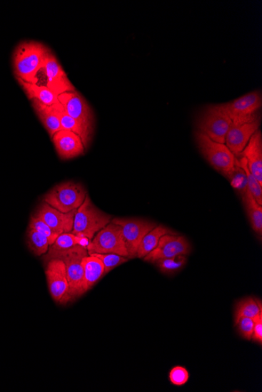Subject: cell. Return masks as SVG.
<instances>
[{
  "mask_svg": "<svg viewBox=\"0 0 262 392\" xmlns=\"http://www.w3.org/2000/svg\"><path fill=\"white\" fill-rule=\"evenodd\" d=\"M51 52L49 47L36 41L22 42L14 53V69L17 78L37 84L39 71L44 68L47 56Z\"/></svg>",
  "mask_w": 262,
  "mask_h": 392,
  "instance_id": "6da1fadb",
  "label": "cell"
},
{
  "mask_svg": "<svg viewBox=\"0 0 262 392\" xmlns=\"http://www.w3.org/2000/svg\"><path fill=\"white\" fill-rule=\"evenodd\" d=\"M112 220V215L98 209L87 195L84 203L76 212L74 228L71 234L91 242L94 237L106 227Z\"/></svg>",
  "mask_w": 262,
  "mask_h": 392,
  "instance_id": "7a4b0ae2",
  "label": "cell"
},
{
  "mask_svg": "<svg viewBox=\"0 0 262 392\" xmlns=\"http://www.w3.org/2000/svg\"><path fill=\"white\" fill-rule=\"evenodd\" d=\"M58 98L67 113L81 128L84 133V148H89L92 139L94 125V115L89 103L76 91L61 93Z\"/></svg>",
  "mask_w": 262,
  "mask_h": 392,
  "instance_id": "3957f363",
  "label": "cell"
},
{
  "mask_svg": "<svg viewBox=\"0 0 262 392\" xmlns=\"http://www.w3.org/2000/svg\"><path fill=\"white\" fill-rule=\"evenodd\" d=\"M87 255L89 252L86 247L76 245L60 254L56 259L64 262L66 265L69 290L65 304L74 301L85 293L83 259Z\"/></svg>",
  "mask_w": 262,
  "mask_h": 392,
  "instance_id": "277c9868",
  "label": "cell"
},
{
  "mask_svg": "<svg viewBox=\"0 0 262 392\" xmlns=\"http://www.w3.org/2000/svg\"><path fill=\"white\" fill-rule=\"evenodd\" d=\"M86 195L87 191L81 183L69 181L53 187L44 195L43 201L55 210L68 213L77 210Z\"/></svg>",
  "mask_w": 262,
  "mask_h": 392,
  "instance_id": "5b68a950",
  "label": "cell"
},
{
  "mask_svg": "<svg viewBox=\"0 0 262 392\" xmlns=\"http://www.w3.org/2000/svg\"><path fill=\"white\" fill-rule=\"evenodd\" d=\"M196 142L201 153L208 163L226 177L233 170L236 165V157L228 149L226 143L214 142L206 135L196 132Z\"/></svg>",
  "mask_w": 262,
  "mask_h": 392,
  "instance_id": "8992f818",
  "label": "cell"
},
{
  "mask_svg": "<svg viewBox=\"0 0 262 392\" xmlns=\"http://www.w3.org/2000/svg\"><path fill=\"white\" fill-rule=\"evenodd\" d=\"M219 105L232 120V125L251 123L261 118L258 110L262 106L261 93L259 91L250 92L233 101Z\"/></svg>",
  "mask_w": 262,
  "mask_h": 392,
  "instance_id": "52a82bcc",
  "label": "cell"
},
{
  "mask_svg": "<svg viewBox=\"0 0 262 392\" xmlns=\"http://www.w3.org/2000/svg\"><path fill=\"white\" fill-rule=\"evenodd\" d=\"M232 125L226 112L219 105L206 108L197 122V129L214 142L226 143V135Z\"/></svg>",
  "mask_w": 262,
  "mask_h": 392,
  "instance_id": "ba28073f",
  "label": "cell"
},
{
  "mask_svg": "<svg viewBox=\"0 0 262 392\" xmlns=\"http://www.w3.org/2000/svg\"><path fill=\"white\" fill-rule=\"evenodd\" d=\"M86 250L89 254H115L129 259L121 228L112 222L94 237Z\"/></svg>",
  "mask_w": 262,
  "mask_h": 392,
  "instance_id": "9c48e42d",
  "label": "cell"
},
{
  "mask_svg": "<svg viewBox=\"0 0 262 392\" xmlns=\"http://www.w3.org/2000/svg\"><path fill=\"white\" fill-rule=\"evenodd\" d=\"M111 222L121 228L130 259L136 258L141 239L157 226L154 222L134 218H116Z\"/></svg>",
  "mask_w": 262,
  "mask_h": 392,
  "instance_id": "30bf717a",
  "label": "cell"
},
{
  "mask_svg": "<svg viewBox=\"0 0 262 392\" xmlns=\"http://www.w3.org/2000/svg\"><path fill=\"white\" fill-rule=\"evenodd\" d=\"M191 252L187 239L176 234L163 236L156 249L146 256L143 260L156 263L158 260L177 257L179 255H187Z\"/></svg>",
  "mask_w": 262,
  "mask_h": 392,
  "instance_id": "8fae6325",
  "label": "cell"
},
{
  "mask_svg": "<svg viewBox=\"0 0 262 392\" xmlns=\"http://www.w3.org/2000/svg\"><path fill=\"white\" fill-rule=\"evenodd\" d=\"M45 274L53 299L60 304H65L69 284L64 262L61 259L47 262Z\"/></svg>",
  "mask_w": 262,
  "mask_h": 392,
  "instance_id": "7c38bea8",
  "label": "cell"
},
{
  "mask_svg": "<svg viewBox=\"0 0 262 392\" xmlns=\"http://www.w3.org/2000/svg\"><path fill=\"white\" fill-rule=\"evenodd\" d=\"M76 211L74 210L68 213H63L43 202L39 206L35 215L43 220L55 234L60 235L71 233L73 230Z\"/></svg>",
  "mask_w": 262,
  "mask_h": 392,
  "instance_id": "4fadbf2b",
  "label": "cell"
},
{
  "mask_svg": "<svg viewBox=\"0 0 262 392\" xmlns=\"http://www.w3.org/2000/svg\"><path fill=\"white\" fill-rule=\"evenodd\" d=\"M43 69L45 70L47 78L46 86L55 94L59 96L76 91L52 52L47 56Z\"/></svg>",
  "mask_w": 262,
  "mask_h": 392,
  "instance_id": "5bb4252c",
  "label": "cell"
},
{
  "mask_svg": "<svg viewBox=\"0 0 262 392\" xmlns=\"http://www.w3.org/2000/svg\"><path fill=\"white\" fill-rule=\"evenodd\" d=\"M260 125L261 118H258L251 123L232 125L230 127L226 135V145L236 157L240 155L247 147L252 135L259 130Z\"/></svg>",
  "mask_w": 262,
  "mask_h": 392,
  "instance_id": "9a60e30c",
  "label": "cell"
},
{
  "mask_svg": "<svg viewBox=\"0 0 262 392\" xmlns=\"http://www.w3.org/2000/svg\"><path fill=\"white\" fill-rule=\"evenodd\" d=\"M53 143L59 158L73 159L84 153V145L79 135L74 132L61 130L53 135Z\"/></svg>",
  "mask_w": 262,
  "mask_h": 392,
  "instance_id": "2e32d148",
  "label": "cell"
},
{
  "mask_svg": "<svg viewBox=\"0 0 262 392\" xmlns=\"http://www.w3.org/2000/svg\"><path fill=\"white\" fill-rule=\"evenodd\" d=\"M240 155L247 159L249 171L262 185V135L260 130L252 135Z\"/></svg>",
  "mask_w": 262,
  "mask_h": 392,
  "instance_id": "e0dca14e",
  "label": "cell"
},
{
  "mask_svg": "<svg viewBox=\"0 0 262 392\" xmlns=\"http://www.w3.org/2000/svg\"><path fill=\"white\" fill-rule=\"evenodd\" d=\"M89 239L77 237L71 233L60 234L56 241L49 247V252L45 254L43 258L46 262L56 259L60 254L66 252L76 245L87 246L89 244Z\"/></svg>",
  "mask_w": 262,
  "mask_h": 392,
  "instance_id": "ac0fdd59",
  "label": "cell"
},
{
  "mask_svg": "<svg viewBox=\"0 0 262 392\" xmlns=\"http://www.w3.org/2000/svg\"><path fill=\"white\" fill-rule=\"evenodd\" d=\"M84 272V290L86 293L104 277L105 268L99 259L94 255H87L83 259Z\"/></svg>",
  "mask_w": 262,
  "mask_h": 392,
  "instance_id": "d6986e66",
  "label": "cell"
},
{
  "mask_svg": "<svg viewBox=\"0 0 262 392\" xmlns=\"http://www.w3.org/2000/svg\"><path fill=\"white\" fill-rule=\"evenodd\" d=\"M17 79L29 99L31 100H37L47 106H52L59 103V96L51 91L49 87L28 83L19 78Z\"/></svg>",
  "mask_w": 262,
  "mask_h": 392,
  "instance_id": "ffe728a7",
  "label": "cell"
},
{
  "mask_svg": "<svg viewBox=\"0 0 262 392\" xmlns=\"http://www.w3.org/2000/svg\"><path fill=\"white\" fill-rule=\"evenodd\" d=\"M31 101H33L31 105H33L38 118L41 120L51 138H53L55 133L62 130L59 119L56 114H55L52 106L44 105L43 103L37 100H33Z\"/></svg>",
  "mask_w": 262,
  "mask_h": 392,
  "instance_id": "44dd1931",
  "label": "cell"
},
{
  "mask_svg": "<svg viewBox=\"0 0 262 392\" xmlns=\"http://www.w3.org/2000/svg\"><path fill=\"white\" fill-rule=\"evenodd\" d=\"M176 234L162 225L156 226L154 229L141 239L137 251L136 258L144 259L146 255L152 252L160 242L161 238L165 234Z\"/></svg>",
  "mask_w": 262,
  "mask_h": 392,
  "instance_id": "7402d4cb",
  "label": "cell"
},
{
  "mask_svg": "<svg viewBox=\"0 0 262 392\" xmlns=\"http://www.w3.org/2000/svg\"><path fill=\"white\" fill-rule=\"evenodd\" d=\"M243 202L247 210L251 225L253 231L261 237L262 234V205H260L253 197L248 190L243 196Z\"/></svg>",
  "mask_w": 262,
  "mask_h": 392,
  "instance_id": "603a6c76",
  "label": "cell"
},
{
  "mask_svg": "<svg viewBox=\"0 0 262 392\" xmlns=\"http://www.w3.org/2000/svg\"><path fill=\"white\" fill-rule=\"evenodd\" d=\"M262 313L261 303L253 298H247L237 304L235 322L241 317L255 319Z\"/></svg>",
  "mask_w": 262,
  "mask_h": 392,
  "instance_id": "cb8c5ba5",
  "label": "cell"
},
{
  "mask_svg": "<svg viewBox=\"0 0 262 392\" xmlns=\"http://www.w3.org/2000/svg\"><path fill=\"white\" fill-rule=\"evenodd\" d=\"M27 245L29 250L36 256L46 254L50 247L49 239L46 237L30 228L27 229Z\"/></svg>",
  "mask_w": 262,
  "mask_h": 392,
  "instance_id": "d4e9b609",
  "label": "cell"
},
{
  "mask_svg": "<svg viewBox=\"0 0 262 392\" xmlns=\"http://www.w3.org/2000/svg\"><path fill=\"white\" fill-rule=\"evenodd\" d=\"M52 108L59 119L62 130H68L75 133L79 135V138H81L83 142L84 133L81 128L79 127L75 120L67 113V111L64 108H63L61 103H56V105H52Z\"/></svg>",
  "mask_w": 262,
  "mask_h": 392,
  "instance_id": "484cf974",
  "label": "cell"
},
{
  "mask_svg": "<svg viewBox=\"0 0 262 392\" xmlns=\"http://www.w3.org/2000/svg\"><path fill=\"white\" fill-rule=\"evenodd\" d=\"M231 183V186L239 191V193L243 196L248 190V179L244 170L240 166L236 158V165L233 170L226 177Z\"/></svg>",
  "mask_w": 262,
  "mask_h": 392,
  "instance_id": "4316f807",
  "label": "cell"
},
{
  "mask_svg": "<svg viewBox=\"0 0 262 392\" xmlns=\"http://www.w3.org/2000/svg\"><path fill=\"white\" fill-rule=\"evenodd\" d=\"M238 163H239L240 166L244 170L246 175H247L248 179V190L250 191V193L255 198L256 201L260 205H262V185L257 180V179L253 177L252 173L249 171L248 166V161L244 157L241 156V159H238Z\"/></svg>",
  "mask_w": 262,
  "mask_h": 392,
  "instance_id": "83f0119b",
  "label": "cell"
},
{
  "mask_svg": "<svg viewBox=\"0 0 262 392\" xmlns=\"http://www.w3.org/2000/svg\"><path fill=\"white\" fill-rule=\"evenodd\" d=\"M186 257L179 255L177 257L158 260L156 263L163 274H172L180 270L186 265Z\"/></svg>",
  "mask_w": 262,
  "mask_h": 392,
  "instance_id": "f1b7e54d",
  "label": "cell"
},
{
  "mask_svg": "<svg viewBox=\"0 0 262 392\" xmlns=\"http://www.w3.org/2000/svg\"><path fill=\"white\" fill-rule=\"evenodd\" d=\"M89 255H94L101 260L105 268L104 276L116 267L122 265V264L129 260V258L115 254H92Z\"/></svg>",
  "mask_w": 262,
  "mask_h": 392,
  "instance_id": "f546056e",
  "label": "cell"
},
{
  "mask_svg": "<svg viewBox=\"0 0 262 392\" xmlns=\"http://www.w3.org/2000/svg\"><path fill=\"white\" fill-rule=\"evenodd\" d=\"M29 228L33 229L39 232V234H41L46 237V239H49L50 246L52 245L55 241H56V239L59 236L57 234H55L54 232L49 226H47L43 220L38 218L35 215L31 216Z\"/></svg>",
  "mask_w": 262,
  "mask_h": 392,
  "instance_id": "4dcf8cb0",
  "label": "cell"
},
{
  "mask_svg": "<svg viewBox=\"0 0 262 392\" xmlns=\"http://www.w3.org/2000/svg\"><path fill=\"white\" fill-rule=\"evenodd\" d=\"M189 372L186 367L176 366L172 368L169 373V381L176 386H183L188 381Z\"/></svg>",
  "mask_w": 262,
  "mask_h": 392,
  "instance_id": "1f68e13d",
  "label": "cell"
},
{
  "mask_svg": "<svg viewBox=\"0 0 262 392\" xmlns=\"http://www.w3.org/2000/svg\"><path fill=\"white\" fill-rule=\"evenodd\" d=\"M238 331L242 337L248 341L252 340L255 319L248 317H241L235 322Z\"/></svg>",
  "mask_w": 262,
  "mask_h": 392,
  "instance_id": "d6a6232c",
  "label": "cell"
},
{
  "mask_svg": "<svg viewBox=\"0 0 262 392\" xmlns=\"http://www.w3.org/2000/svg\"><path fill=\"white\" fill-rule=\"evenodd\" d=\"M252 340L258 342L260 345L262 344V313L255 319Z\"/></svg>",
  "mask_w": 262,
  "mask_h": 392,
  "instance_id": "836d02e7",
  "label": "cell"
}]
</instances>
